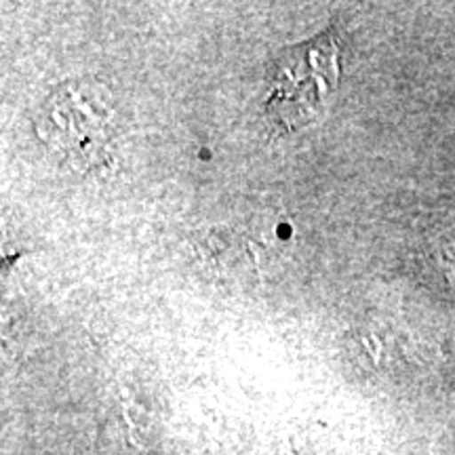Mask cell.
<instances>
[{"label":"cell","instance_id":"cell-1","mask_svg":"<svg viewBox=\"0 0 455 455\" xmlns=\"http://www.w3.org/2000/svg\"><path fill=\"white\" fill-rule=\"evenodd\" d=\"M41 140L74 169L100 163L110 150L114 106L104 84L70 81L44 100L36 118Z\"/></svg>","mask_w":455,"mask_h":455},{"label":"cell","instance_id":"cell-2","mask_svg":"<svg viewBox=\"0 0 455 455\" xmlns=\"http://www.w3.org/2000/svg\"><path fill=\"white\" fill-rule=\"evenodd\" d=\"M338 41L329 32L276 57L264 98L266 121L272 129L293 131L321 112L338 83Z\"/></svg>","mask_w":455,"mask_h":455},{"label":"cell","instance_id":"cell-3","mask_svg":"<svg viewBox=\"0 0 455 455\" xmlns=\"http://www.w3.org/2000/svg\"><path fill=\"white\" fill-rule=\"evenodd\" d=\"M278 228L283 226L266 215L215 224L198 241L201 258L218 275L259 281L276 272L284 258V238Z\"/></svg>","mask_w":455,"mask_h":455}]
</instances>
